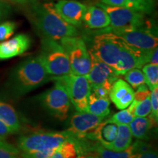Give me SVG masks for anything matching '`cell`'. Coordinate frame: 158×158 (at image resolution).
I'll use <instances>...</instances> for the list:
<instances>
[{
    "label": "cell",
    "mask_w": 158,
    "mask_h": 158,
    "mask_svg": "<svg viewBox=\"0 0 158 158\" xmlns=\"http://www.w3.org/2000/svg\"><path fill=\"white\" fill-rule=\"evenodd\" d=\"M78 148L74 141L73 136H72L70 140L61 144L49 158H78Z\"/></svg>",
    "instance_id": "603a6c76"
},
{
    "label": "cell",
    "mask_w": 158,
    "mask_h": 158,
    "mask_svg": "<svg viewBox=\"0 0 158 158\" xmlns=\"http://www.w3.org/2000/svg\"><path fill=\"white\" fill-rule=\"evenodd\" d=\"M31 38L27 35L19 34L7 41L0 43V60L20 56L31 46Z\"/></svg>",
    "instance_id": "9a60e30c"
},
{
    "label": "cell",
    "mask_w": 158,
    "mask_h": 158,
    "mask_svg": "<svg viewBox=\"0 0 158 158\" xmlns=\"http://www.w3.org/2000/svg\"><path fill=\"white\" fill-rule=\"evenodd\" d=\"M60 17L75 27H81L83 18L86 10V6L75 0H59L54 5Z\"/></svg>",
    "instance_id": "5bb4252c"
},
{
    "label": "cell",
    "mask_w": 158,
    "mask_h": 158,
    "mask_svg": "<svg viewBox=\"0 0 158 158\" xmlns=\"http://www.w3.org/2000/svg\"><path fill=\"white\" fill-rule=\"evenodd\" d=\"M34 25L43 37L58 40L65 37L78 35V29L60 17L54 5L45 3L36 6L34 13Z\"/></svg>",
    "instance_id": "7a4b0ae2"
},
{
    "label": "cell",
    "mask_w": 158,
    "mask_h": 158,
    "mask_svg": "<svg viewBox=\"0 0 158 158\" xmlns=\"http://www.w3.org/2000/svg\"><path fill=\"white\" fill-rule=\"evenodd\" d=\"M91 57V68L86 76L90 84L107 85L111 87L119 76L116 73L111 67L99 59L95 55L89 51Z\"/></svg>",
    "instance_id": "7c38bea8"
},
{
    "label": "cell",
    "mask_w": 158,
    "mask_h": 158,
    "mask_svg": "<svg viewBox=\"0 0 158 158\" xmlns=\"http://www.w3.org/2000/svg\"><path fill=\"white\" fill-rule=\"evenodd\" d=\"M133 135L129 124H118L117 135L112 143L106 149L112 151L122 152L127 149L132 144Z\"/></svg>",
    "instance_id": "44dd1931"
},
{
    "label": "cell",
    "mask_w": 158,
    "mask_h": 158,
    "mask_svg": "<svg viewBox=\"0 0 158 158\" xmlns=\"http://www.w3.org/2000/svg\"><path fill=\"white\" fill-rule=\"evenodd\" d=\"M83 22L91 29H101L110 25L108 13L98 6H90L85 12Z\"/></svg>",
    "instance_id": "d6986e66"
},
{
    "label": "cell",
    "mask_w": 158,
    "mask_h": 158,
    "mask_svg": "<svg viewBox=\"0 0 158 158\" xmlns=\"http://www.w3.org/2000/svg\"><path fill=\"white\" fill-rule=\"evenodd\" d=\"M151 113V101L150 96L143 99L141 101L138 102L134 111V116L139 117H146Z\"/></svg>",
    "instance_id": "f1b7e54d"
},
{
    "label": "cell",
    "mask_w": 158,
    "mask_h": 158,
    "mask_svg": "<svg viewBox=\"0 0 158 158\" xmlns=\"http://www.w3.org/2000/svg\"><path fill=\"white\" fill-rule=\"evenodd\" d=\"M101 2V3L110 7H127V0H102Z\"/></svg>",
    "instance_id": "d590c367"
},
{
    "label": "cell",
    "mask_w": 158,
    "mask_h": 158,
    "mask_svg": "<svg viewBox=\"0 0 158 158\" xmlns=\"http://www.w3.org/2000/svg\"><path fill=\"white\" fill-rule=\"evenodd\" d=\"M54 86L37 97V101L51 116L60 121L68 117L71 102L64 88L56 81Z\"/></svg>",
    "instance_id": "ba28073f"
},
{
    "label": "cell",
    "mask_w": 158,
    "mask_h": 158,
    "mask_svg": "<svg viewBox=\"0 0 158 158\" xmlns=\"http://www.w3.org/2000/svg\"><path fill=\"white\" fill-rule=\"evenodd\" d=\"M14 133H15L14 130L7 125L5 122L0 120V138H5L7 136Z\"/></svg>",
    "instance_id": "e575fe53"
},
{
    "label": "cell",
    "mask_w": 158,
    "mask_h": 158,
    "mask_svg": "<svg viewBox=\"0 0 158 158\" xmlns=\"http://www.w3.org/2000/svg\"><path fill=\"white\" fill-rule=\"evenodd\" d=\"M39 56L51 79L72 73L68 54L56 40L43 37Z\"/></svg>",
    "instance_id": "3957f363"
},
{
    "label": "cell",
    "mask_w": 158,
    "mask_h": 158,
    "mask_svg": "<svg viewBox=\"0 0 158 158\" xmlns=\"http://www.w3.org/2000/svg\"><path fill=\"white\" fill-rule=\"evenodd\" d=\"M105 118L87 111H78L71 116L68 131L76 138H84Z\"/></svg>",
    "instance_id": "4fadbf2b"
},
{
    "label": "cell",
    "mask_w": 158,
    "mask_h": 158,
    "mask_svg": "<svg viewBox=\"0 0 158 158\" xmlns=\"http://www.w3.org/2000/svg\"><path fill=\"white\" fill-rule=\"evenodd\" d=\"M132 146H133V154L145 152L152 149V146L149 143L143 141L142 140H138L135 141L133 143H132Z\"/></svg>",
    "instance_id": "d6a6232c"
},
{
    "label": "cell",
    "mask_w": 158,
    "mask_h": 158,
    "mask_svg": "<svg viewBox=\"0 0 158 158\" xmlns=\"http://www.w3.org/2000/svg\"><path fill=\"white\" fill-rule=\"evenodd\" d=\"M0 120L12 128L15 133L21 130V122L19 114L10 105L0 100Z\"/></svg>",
    "instance_id": "ffe728a7"
},
{
    "label": "cell",
    "mask_w": 158,
    "mask_h": 158,
    "mask_svg": "<svg viewBox=\"0 0 158 158\" xmlns=\"http://www.w3.org/2000/svg\"><path fill=\"white\" fill-rule=\"evenodd\" d=\"M123 43V40L112 33H100L94 36L92 48L89 51L113 68L118 60Z\"/></svg>",
    "instance_id": "9c48e42d"
},
{
    "label": "cell",
    "mask_w": 158,
    "mask_h": 158,
    "mask_svg": "<svg viewBox=\"0 0 158 158\" xmlns=\"http://www.w3.org/2000/svg\"><path fill=\"white\" fill-rule=\"evenodd\" d=\"M129 158H158V156L157 152L152 149L145 152L133 154Z\"/></svg>",
    "instance_id": "836d02e7"
},
{
    "label": "cell",
    "mask_w": 158,
    "mask_h": 158,
    "mask_svg": "<svg viewBox=\"0 0 158 158\" xmlns=\"http://www.w3.org/2000/svg\"><path fill=\"white\" fill-rule=\"evenodd\" d=\"M118 124L110 120L102 121L94 129L85 136L89 139L100 143L102 147L108 148L117 135Z\"/></svg>",
    "instance_id": "e0dca14e"
},
{
    "label": "cell",
    "mask_w": 158,
    "mask_h": 158,
    "mask_svg": "<svg viewBox=\"0 0 158 158\" xmlns=\"http://www.w3.org/2000/svg\"><path fill=\"white\" fill-rule=\"evenodd\" d=\"M7 7L5 4H4L2 2L0 1V21L5 17V15L7 14Z\"/></svg>",
    "instance_id": "8d00e7d4"
},
{
    "label": "cell",
    "mask_w": 158,
    "mask_h": 158,
    "mask_svg": "<svg viewBox=\"0 0 158 158\" xmlns=\"http://www.w3.org/2000/svg\"><path fill=\"white\" fill-rule=\"evenodd\" d=\"M0 158H21V152L5 138H0Z\"/></svg>",
    "instance_id": "4316f807"
},
{
    "label": "cell",
    "mask_w": 158,
    "mask_h": 158,
    "mask_svg": "<svg viewBox=\"0 0 158 158\" xmlns=\"http://www.w3.org/2000/svg\"><path fill=\"white\" fill-rule=\"evenodd\" d=\"M110 88V86L105 84H90V93L100 98H109Z\"/></svg>",
    "instance_id": "4dcf8cb0"
},
{
    "label": "cell",
    "mask_w": 158,
    "mask_h": 158,
    "mask_svg": "<svg viewBox=\"0 0 158 158\" xmlns=\"http://www.w3.org/2000/svg\"><path fill=\"white\" fill-rule=\"evenodd\" d=\"M157 121L149 114V116H135L129 124L132 135L142 141H147L150 138L152 130L157 126Z\"/></svg>",
    "instance_id": "ac0fdd59"
},
{
    "label": "cell",
    "mask_w": 158,
    "mask_h": 158,
    "mask_svg": "<svg viewBox=\"0 0 158 158\" xmlns=\"http://www.w3.org/2000/svg\"><path fill=\"white\" fill-rule=\"evenodd\" d=\"M135 118L134 114L127 108L122 109L114 114L111 117L108 118L110 121L115 122L116 124H129Z\"/></svg>",
    "instance_id": "83f0119b"
},
{
    "label": "cell",
    "mask_w": 158,
    "mask_h": 158,
    "mask_svg": "<svg viewBox=\"0 0 158 158\" xmlns=\"http://www.w3.org/2000/svg\"><path fill=\"white\" fill-rule=\"evenodd\" d=\"M112 33L120 37L131 46L141 50H150L157 47V35L149 27H135V28H113L108 27L99 29L97 34Z\"/></svg>",
    "instance_id": "52a82bcc"
},
{
    "label": "cell",
    "mask_w": 158,
    "mask_h": 158,
    "mask_svg": "<svg viewBox=\"0 0 158 158\" xmlns=\"http://www.w3.org/2000/svg\"><path fill=\"white\" fill-rule=\"evenodd\" d=\"M59 40L68 54L72 73L86 76L90 70L91 57L85 41L78 36L62 37Z\"/></svg>",
    "instance_id": "5b68a950"
},
{
    "label": "cell",
    "mask_w": 158,
    "mask_h": 158,
    "mask_svg": "<svg viewBox=\"0 0 158 158\" xmlns=\"http://www.w3.org/2000/svg\"><path fill=\"white\" fill-rule=\"evenodd\" d=\"M8 1H10L13 3H17V4H23L27 2V0H8Z\"/></svg>",
    "instance_id": "f35d334b"
},
{
    "label": "cell",
    "mask_w": 158,
    "mask_h": 158,
    "mask_svg": "<svg viewBox=\"0 0 158 158\" xmlns=\"http://www.w3.org/2000/svg\"><path fill=\"white\" fill-rule=\"evenodd\" d=\"M134 89L124 79L118 78L112 85L109 98L118 109L127 108L134 99Z\"/></svg>",
    "instance_id": "2e32d148"
},
{
    "label": "cell",
    "mask_w": 158,
    "mask_h": 158,
    "mask_svg": "<svg viewBox=\"0 0 158 158\" xmlns=\"http://www.w3.org/2000/svg\"><path fill=\"white\" fill-rule=\"evenodd\" d=\"M64 88L71 104L77 111H87L88 100L90 94V83L86 76L70 73L53 78Z\"/></svg>",
    "instance_id": "8992f818"
},
{
    "label": "cell",
    "mask_w": 158,
    "mask_h": 158,
    "mask_svg": "<svg viewBox=\"0 0 158 158\" xmlns=\"http://www.w3.org/2000/svg\"><path fill=\"white\" fill-rule=\"evenodd\" d=\"M144 76H145V84L148 88L152 91L154 88L158 86V64H148L142 67Z\"/></svg>",
    "instance_id": "cb8c5ba5"
},
{
    "label": "cell",
    "mask_w": 158,
    "mask_h": 158,
    "mask_svg": "<svg viewBox=\"0 0 158 158\" xmlns=\"http://www.w3.org/2000/svg\"><path fill=\"white\" fill-rule=\"evenodd\" d=\"M110 104L109 98H100L90 93L88 100L87 112L106 118L110 112Z\"/></svg>",
    "instance_id": "7402d4cb"
},
{
    "label": "cell",
    "mask_w": 158,
    "mask_h": 158,
    "mask_svg": "<svg viewBox=\"0 0 158 158\" xmlns=\"http://www.w3.org/2000/svg\"><path fill=\"white\" fill-rule=\"evenodd\" d=\"M124 76L126 82H127L133 89H137L141 85L145 84V76L140 68L132 69L127 71Z\"/></svg>",
    "instance_id": "484cf974"
},
{
    "label": "cell",
    "mask_w": 158,
    "mask_h": 158,
    "mask_svg": "<svg viewBox=\"0 0 158 158\" xmlns=\"http://www.w3.org/2000/svg\"><path fill=\"white\" fill-rule=\"evenodd\" d=\"M152 49L141 50L124 41L118 60L113 69L118 76H121L132 69L141 68L144 64L150 63Z\"/></svg>",
    "instance_id": "30bf717a"
},
{
    "label": "cell",
    "mask_w": 158,
    "mask_h": 158,
    "mask_svg": "<svg viewBox=\"0 0 158 158\" xmlns=\"http://www.w3.org/2000/svg\"><path fill=\"white\" fill-rule=\"evenodd\" d=\"M151 115L156 121L158 120V87L154 88L150 93Z\"/></svg>",
    "instance_id": "1f68e13d"
},
{
    "label": "cell",
    "mask_w": 158,
    "mask_h": 158,
    "mask_svg": "<svg viewBox=\"0 0 158 158\" xmlns=\"http://www.w3.org/2000/svg\"><path fill=\"white\" fill-rule=\"evenodd\" d=\"M108 13L110 19L109 27L113 28H135L147 27L144 14L134 11L127 7H110L102 3H98Z\"/></svg>",
    "instance_id": "8fae6325"
},
{
    "label": "cell",
    "mask_w": 158,
    "mask_h": 158,
    "mask_svg": "<svg viewBox=\"0 0 158 158\" xmlns=\"http://www.w3.org/2000/svg\"><path fill=\"white\" fill-rule=\"evenodd\" d=\"M52 81L38 55L25 59L11 71L5 84L9 97L21 98Z\"/></svg>",
    "instance_id": "6da1fadb"
},
{
    "label": "cell",
    "mask_w": 158,
    "mask_h": 158,
    "mask_svg": "<svg viewBox=\"0 0 158 158\" xmlns=\"http://www.w3.org/2000/svg\"><path fill=\"white\" fill-rule=\"evenodd\" d=\"M16 29V24L12 21L0 23V42L10 37Z\"/></svg>",
    "instance_id": "f546056e"
},
{
    "label": "cell",
    "mask_w": 158,
    "mask_h": 158,
    "mask_svg": "<svg viewBox=\"0 0 158 158\" xmlns=\"http://www.w3.org/2000/svg\"><path fill=\"white\" fill-rule=\"evenodd\" d=\"M78 158H100L98 156L94 155V154L92 153H87L84 154V155H81L78 156Z\"/></svg>",
    "instance_id": "74e56055"
},
{
    "label": "cell",
    "mask_w": 158,
    "mask_h": 158,
    "mask_svg": "<svg viewBox=\"0 0 158 158\" xmlns=\"http://www.w3.org/2000/svg\"><path fill=\"white\" fill-rule=\"evenodd\" d=\"M72 136L68 130L63 132L40 130L20 136L17 141V148L21 152L56 149Z\"/></svg>",
    "instance_id": "277c9868"
},
{
    "label": "cell",
    "mask_w": 158,
    "mask_h": 158,
    "mask_svg": "<svg viewBox=\"0 0 158 158\" xmlns=\"http://www.w3.org/2000/svg\"><path fill=\"white\" fill-rule=\"evenodd\" d=\"M127 8L143 14H149L155 8V0H127Z\"/></svg>",
    "instance_id": "d4e9b609"
}]
</instances>
